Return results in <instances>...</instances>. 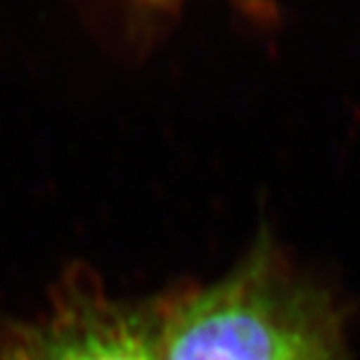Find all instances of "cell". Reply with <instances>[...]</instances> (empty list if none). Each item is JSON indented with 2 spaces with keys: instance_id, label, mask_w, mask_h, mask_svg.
<instances>
[{
  "instance_id": "obj_1",
  "label": "cell",
  "mask_w": 360,
  "mask_h": 360,
  "mask_svg": "<svg viewBox=\"0 0 360 360\" xmlns=\"http://www.w3.org/2000/svg\"><path fill=\"white\" fill-rule=\"evenodd\" d=\"M332 300L256 261L180 302L159 334V360H343Z\"/></svg>"
},
{
  "instance_id": "obj_2",
  "label": "cell",
  "mask_w": 360,
  "mask_h": 360,
  "mask_svg": "<svg viewBox=\"0 0 360 360\" xmlns=\"http://www.w3.org/2000/svg\"><path fill=\"white\" fill-rule=\"evenodd\" d=\"M31 360H159V337L139 313L105 300H72L27 345Z\"/></svg>"
},
{
  "instance_id": "obj_3",
  "label": "cell",
  "mask_w": 360,
  "mask_h": 360,
  "mask_svg": "<svg viewBox=\"0 0 360 360\" xmlns=\"http://www.w3.org/2000/svg\"><path fill=\"white\" fill-rule=\"evenodd\" d=\"M5 360H31L27 347H18V349H11L5 354Z\"/></svg>"
}]
</instances>
